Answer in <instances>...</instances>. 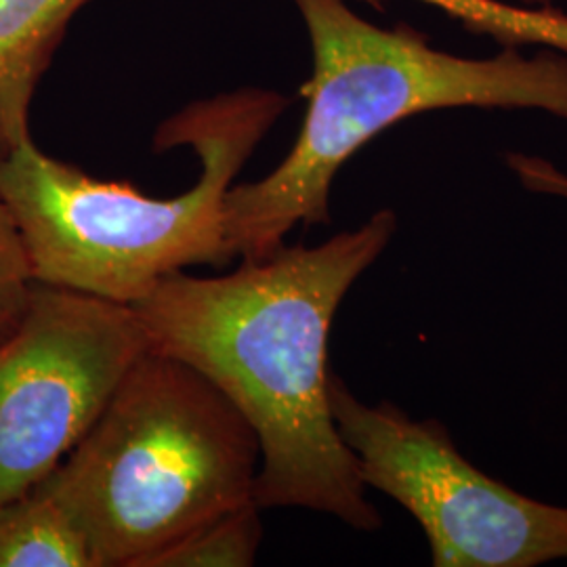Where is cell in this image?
I'll list each match as a JSON object with an SVG mask.
<instances>
[{"label": "cell", "mask_w": 567, "mask_h": 567, "mask_svg": "<svg viewBox=\"0 0 567 567\" xmlns=\"http://www.w3.org/2000/svg\"><path fill=\"white\" fill-rule=\"evenodd\" d=\"M398 229L393 210L318 246L243 259L225 276H166L131 305L147 344L196 368L252 426L261 461L255 503L309 508L355 529L383 519L365 498L328 398V339L349 288Z\"/></svg>", "instance_id": "cell-1"}, {"label": "cell", "mask_w": 567, "mask_h": 567, "mask_svg": "<svg viewBox=\"0 0 567 567\" xmlns=\"http://www.w3.org/2000/svg\"><path fill=\"white\" fill-rule=\"evenodd\" d=\"M311 44L303 126L267 177L231 185L225 236L234 257L264 259L297 225L330 224L334 177L365 143L425 112L543 110L567 121V53L503 47L463 58L400 23L379 28L344 0H292Z\"/></svg>", "instance_id": "cell-2"}, {"label": "cell", "mask_w": 567, "mask_h": 567, "mask_svg": "<svg viewBox=\"0 0 567 567\" xmlns=\"http://www.w3.org/2000/svg\"><path fill=\"white\" fill-rule=\"evenodd\" d=\"M288 103L278 91L244 86L166 118L154 150L189 147L203 164L198 182L175 198L91 177L44 154L32 135L0 150V200L34 284L135 305L166 276L229 264L225 196Z\"/></svg>", "instance_id": "cell-3"}, {"label": "cell", "mask_w": 567, "mask_h": 567, "mask_svg": "<svg viewBox=\"0 0 567 567\" xmlns=\"http://www.w3.org/2000/svg\"><path fill=\"white\" fill-rule=\"evenodd\" d=\"M259 440L196 368L147 347L41 484L97 567H145L227 511L255 503Z\"/></svg>", "instance_id": "cell-4"}, {"label": "cell", "mask_w": 567, "mask_h": 567, "mask_svg": "<svg viewBox=\"0 0 567 567\" xmlns=\"http://www.w3.org/2000/svg\"><path fill=\"white\" fill-rule=\"evenodd\" d=\"M330 408L365 487L419 522L435 567H534L567 559V507L534 501L480 471L446 426L398 405L364 404L330 372Z\"/></svg>", "instance_id": "cell-5"}, {"label": "cell", "mask_w": 567, "mask_h": 567, "mask_svg": "<svg viewBox=\"0 0 567 567\" xmlns=\"http://www.w3.org/2000/svg\"><path fill=\"white\" fill-rule=\"evenodd\" d=\"M147 347L131 305L34 284L0 341V505L76 447Z\"/></svg>", "instance_id": "cell-6"}, {"label": "cell", "mask_w": 567, "mask_h": 567, "mask_svg": "<svg viewBox=\"0 0 567 567\" xmlns=\"http://www.w3.org/2000/svg\"><path fill=\"white\" fill-rule=\"evenodd\" d=\"M89 0H0V150L30 137V105L68 23Z\"/></svg>", "instance_id": "cell-7"}, {"label": "cell", "mask_w": 567, "mask_h": 567, "mask_svg": "<svg viewBox=\"0 0 567 567\" xmlns=\"http://www.w3.org/2000/svg\"><path fill=\"white\" fill-rule=\"evenodd\" d=\"M0 567H97L79 526L41 486L0 505Z\"/></svg>", "instance_id": "cell-8"}, {"label": "cell", "mask_w": 567, "mask_h": 567, "mask_svg": "<svg viewBox=\"0 0 567 567\" xmlns=\"http://www.w3.org/2000/svg\"><path fill=\"white\" fill-rule=\"evenodd\" d=\"M381 9L379 0H365ZM461 21L471 34L503 47H536L567 53V16L550 7L529 9L503 0H419Z\"/></svg>", "instance_id": "cell-9"}, {"label": "cell", "mask_w": 567, "mask_h": 567, "mask_svg": "<svg viewBox=\"0 0 567 567\" xmlns=\"http://www.w3.org/2000/svg\"><path fill=\"white\" fill-rule=\"evenodd\" d=\"M264 538L257 503L227 511L156 553L145 567H248Z\"/></svg>", "instance_id": "cell-10"}, {"label": "cell", "mask_w": 567, "mask_h": 567, "mask_svg": "<svg viewBox=\"0 0 567 567\" xmlns=\"http://www.w3.org/2000/svg\"><path fill=\"white\" fill-rule=\"evenodd\" d=\"M34 288L32 269L7 206L0 200V341L20 324Z\"/></svg>", "instance_id": "cell-11"}, {"label": "cell", "mask_w": 567, "mask_h": 567, "mask_svg": "<svg viewBox=\"0 0 567 567\" xmlns=\"http://www.w3.org/2000/svg\"><path fill=\"white\" fill-rule=\"evenodd\" d=\"M507 166L527 192L567 200V173L543 156L508 152Z\"/></svg>", "instance_id": "cell-12"}, {"label": "cell", "mask_w": 567, "mask_h": 567, "mask_svg": "<svg viewBox=\"0 0 567 567\" xmlns=\"http://www.w3.org/2000/svg\"><path fill=\"white\" fill-rule=\"evenodd\" d=\"M524 4H548V2H555V0H522Z\"/></svg>", "instance_id": "cell-13"}]
</instances>
